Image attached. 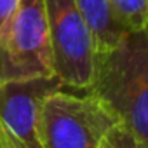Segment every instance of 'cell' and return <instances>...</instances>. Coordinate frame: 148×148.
Returning <instances> with one entry per match:
<instances>
[{
	"instance_id": "cell-3",
	"label": "cell",
	"mask_w": 148,
	"mask_h": 148,
	"mask_svg": "<svg viewBox=\"0 0 148 148\" xmlns=\"http://www.w3.org/2000/svg\"><path fill=\"white\" fill-rule=\"evenodd\" d=\"M115 119L89 92H66L64 87L47 94L40 106V129L45 148H99Z\"/></svg>"
},
{
	"instance_id": "cell-10",
	"label": "cell",
	"mask_w": 148,
	"mask_h": 148,
	"mask_svg": "<svg viewBox=\"0 0 148 148\" xmlns=\"http://www.w3.org/2000/svg\"><path fill=\"white\" fill-rule=\"evenodd\" d=\"M146 32H148V25H146Z\"/></svg>"
},
{
	"instance_id": "cell-8",
	"label": "cell",
	"mask_w": 148,
	"mask_h": 148,
	"mask_svg": "<svg viewBox=\"0 0 148 148\" xmlns=\"http://www.w3.org/2000/svg\"><path fill=\"white\" fill-rule=\"evenodd\" d=\"M99 148H145L127 129L115 124L101 139Z\"/></svg>"
},
{
	"instance_id": "cell-9",
	"label": "cell",
	"mask_w": 148,
	"mask_h": 148,
	"mask_svg": "<svg viewBox=\"0 0 148 148\" xmlns=\"http://www.w3.org/2000/svg\"><path fill=\"white\" fill-rule=\"evenodd\" d=\"M18 2L19 0H0V26H2L9 16L14 12V9L18 7Z\"/></svg>"
},
{
	"instance_id": "cell-7",
	"label": "cell",
	"mask_w": 148,
	"mask_h": 148,
	"mask_svg": "<svg viewBox=\"0 0 148 148\" xmlns=\"http://www.w3.org/2000/svg\"><path fill=\"white\" fill-rule=\"evenodd\" d=\"M127 30H141L148 25V0H110Z\"/></svg>"
},
{
	"instance_id": "cell-1",
	"label": "cell",
	"mask_w": 148,
	"mask_h": 148,
	"mask_svg": "<svg viewBox=\"0 0 148 148\" xmlns=\"http://www.w3.org/2000/svg\"><path fill=\"white\" fill-rule=\"evenodd\" d=\"M119 125L148 148V32H127L117 45L96 54L94 77L86 91Z\"/></svg>"
},
{
	"instance_id": "cell-5",
	"label": "cell",
	"mask_w": 148,
	"mask_h": 148,
	"mask_svg": "<svg viewBox=\"0 0 148 148\" xmlns=\"http://www.w3.org/2000/svg\"><path fill=\"white\" fill-rule=\"evenodd\" d=\"M63 89L58 77L0 82V122L19 148H45L40 106L47 94Z\"/></svg>"
},
{
	"instance_id": "cell-4",
	"label": "cell",
	"mask_w": 148,
	"mask_h": 148,
	"mask_svg": "<svg viewBox=\"0 0 148 148\" xmlns=\"http://www.w3.org/2000/svg\"><path fill=\"white\" fill-rule=\"evenodd\" d=\"M54 77L63 87L87 91L96 66V45L75 0H44Z\"/></svg>"
},
{
	"instance_id": "cell-2",
	"label": "cell",
	"mask_w": 148,
	"mask_h": 148,
	"mask_svg": "<svg viewBox=\"0 0 148 148\" xmlns=\"http://www.w3.org/2000/svg\"><path fill=\"white\" fill-rule=\"evenodd\" d=\"M52 75L45 2L19 0L0 26V82Z\"/></svg>"
},
{
	"instance_id": "cell-6",
	"label": "cell",
	"mask_w": 148,
	"mask_h": 148,
	"mask_svg": "<svg viewBox=\"0 0 148 148\" xmlns=\"http://www.w3.org/2000/svg\"><path fill=\"white\" fill-rule=\"evenodd\" d=\"M75 4L92 33L96 52L112 49L131 32L115 12L110 0H75Z\"/></svg>"
}]
</instances>
